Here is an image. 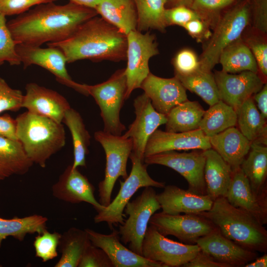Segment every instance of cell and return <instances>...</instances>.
Returning a JSON list of instances; mask_svg holds the SVG:
<instances>
[{"label": "cell", "instance_id": "ac0fdd59", "mask_svg": "<svg viewBox=\"0 0 267 267\" xmlns=\"http://www.w3.org/2000/svg\"><path fill=\"white\" fill-rule=\"evenodd\" d=\"M51 191L53 196L59 200L72 204L86 202L97 212L105 207L95 199L94 186L78 168H74L72 165L61 174Z\"/></svg>", "mask_w": 267, "mask_h": 267}, {"label": "cell", "instance_id": "816d5d0a", "mask_svg": "<svg viewBox=\"0 0 267 267\" xmlns=\"http://www.w3.org/2000/svg\"><path fill=\"white\" fill-rule=\"evenodd\" d=\"M0 136L17 140L16 120L9 114L0 115Z\"/></svg>", "mask_w": 267, "mask_h": 267}, {"label": "cell", "instance_id": "52a82bcc", "mask_svg": "<svg viewBox=\"0 0 267 267\" xmlns=\"http://www.w3.org/2000/svg\"><path fill=\"white\" fill-rule=\"evenodd\" d=\"M94 138L103 147L106 156L104 179L98 184L99 202L104 207L111 202L112 192L116 180L121 177L124 179L128 175V159L133 149L130 137L115 135L103 131L94 133Z\"/></svg>", "mask_w": 267, "mask_h": 267}, {"label": "cell", "instance_id": "7c38bea8", "mask_svg": "<svg viewBox=\"0 0 267 267\" xmlns=\"http://www.w3.org/2000/svg\"><path fill=\"white\" fill-rule=\"evenodd\" d=\"M149 223L162 235H173L182 243L195 244L197 240L216 229L207 219L194 214L154 213Z\"/></svg>", "mask_w": 267, "mask_h": 267}, {"label": "cell", "instance_id": "d590c367", "mask_svg": "<svg viewBox=\"0 0 267 267\" xmlns=\"http://www.w3.org/2000/svg\"><path fill=\"white\" fill-rule=\"evenodd\" d=\"M236 123L235 110L220 100L205 111L200 123L199 129L210 137L229 128L234 127Z\"/></svg>", "mask_w": 267, "mask_h": 267}, {"label": "cell", "instance_id": "11a10c76", "mask_svg": "<svg viewBox=\"0 0 267 267\" xmlns=\"http://www.w3.org/2000/svg\"><path fill=\"white\" fill-rule=\"evenodd\" d=\"M245 267H267V254H265L260 257L256 258L253 262L246 264Z\"/></svg>", "mask_w": 267, "mask_h": 267}, {"label": "cell", "instance_id": "ba28073f", "mask_svg": "<svg viewBox=\"0 0 267 267\" xmlns=\"http://www.w3.org/2000/svg\"><path fill=\"white\" fill-rule=\"evenodd\" d=\"M129 158L132 163L130 175L124 181L120 180V188L118 193L107 206L97 212L94 217L95 223L106 222L111 228L113 225L123 224L124 209L132 197L140 188L165 187V182L155 180L150 177L147 171L148 165L143 161L132 152Z\"/></svg>", "mask_w": 267, "mask_h": 267}, {"label": "cell", "instance_id": "4316f807", "mask_svg": "<svg viewBox=\"0 0 267 267\" xmlns=\"http://www.w3.org/2000/svg\"><path fill=\"white\" fill-rule=\"evenodd\" d=\"M95 10L101 17L126 35L137 30V14L133 0H102Z\"/></svg>", "mask_w": 267, "mask_h": 267}, {"label": "cell", "instance_id": "5bb4252c", "mask_svg": "<svg viewBox=\"0 0 267 267\" xmlns=\"http://www.w3.org/2000/svg\"><path fill=\"white\" fill-rule=\"evenodd\" d=\"M148 165L158 164L170 168L182 176L188 184V190L199 194H206L204 170L205 157L203 150L190 152L169 151L144 157Z\"/></svg>", "mask_w": 267, "mask_h": 267}, {"label": "cell", "instance_id": "44dd1931", "mask_svg": "<svg viewBox=\"0 0 267 267\" xmlns=\"http://www.w3.org/2000/svg\"><path fill=\"white\" fill-rule=\"evenodd\" d=\"M209 137L200 130L174 133L156 130L150 136L144 150V157L161 152L211 148Z\"/></svg>", "mask_w": 267, "mask_h": 267}, {"label": "cell", "instance_id": "6da1fadb", "mask_svg": "<svg viewBox=\"0 0 267 267\" xmlns=\"http://www.w3.org/2000/svg\"><path fill=\"white\" fill-rule=\"evenodd\" d=\"M94 9L69 2L41 4L7 22L17 44L40 46L71 36L84 23L97 15Z\"/></svg>", "mask_w": 267, "mask_h": 267}, {"label": "cell", "instance_id": "7dc6e473", "mask_svg": "<svg viewBox=\"0 0 267 267\" xmlns=\"http://www.w3.org/2000/svg\"><path fill=\"white\" fill-rule=\"evenodd\" d=\"M250 22L257 32L265 35L267 32V0H249Z\"/></svg>", "mask_w": 267, "mask_h": 267}, {"label": "cell", "instance_id": "836d02e7", "mask_svg": "<svg viewBox=\"0 0 267 267\" xmlns=\"http://www.w3.org/2000/svg\"><path fill=\"white\" fill-rule=\"evenodd\" d=\"M47 220L46 217L38 214L10 219L0 217V248L2 241L8 237L21 242L27 234L42 233L47 229Z\"/></svg>", "mask_w": 267, "mask_h": 267}, {"label": "cell", "instance_id": "484cf974", "mask_svg": "<svg viewBox=\"0 0 267 267\" xmlns=\"http://www.w3.org/2000/svg\"><path fill=\"white\" fill-rule=\"evenodd\" d=\"M203 153L206 194L213 200L225 197L232 179L231 168L213 148L203 150Z\"/></svg>", "mask_w": 267, "mask_h": 267}, {"label": "cell", "instance_id": "e0dca14e", "mask_svg": "<svg viewBox=\"0 0 267 267\" xmlns=\"http://www.w3.org/2000/svg\"><path fill=\"white\" fill-rule=\"evenodd\" d=\"M196 244L200 251L229 267H244L258 256L256 252L246 249L227 238L217 228L199 238Z\"/></svg>", "mask_w": 267, "mask_h": 267}, {"label": "cell", "instance_id": "4dcf8cb0", "mask_svg": "<svg viewBox=\"0 0 267 267\" xmlns=\"http://www.w3.org/2000/svg\"><path fill=\"white\" fill-rule=\"evenodd\" d=\"M91 243L85 229L72 227L61 234L58 249L61 257L55 267H78L88 246Z\"/></svg>", "mask_w": 267, "mask_h": 267}, {"label": "cell", "instance_id": "681fc988", "mask_svg": "<svg viewBox=\"0 0 267 267\" xmlns=\"http://www.w3.org/2000/svg\"><path fill=\"white\" fill-rule=\"evenodd\" d=\"M183 28L191 37L196 39L197 42H202L209 40L212 34L210 25L201 18L191 20Z\"/></svg>", "mask_w": 267, "mask_h": 267}, {"label": "cell", "instance_id": "5b68a950", "mask_svg": "<svg viewBox=\"0 0 267 267\" xmlns=\"http://www.w3.org/2000/svg\"><path fill=\"white\" fill-rule=\"evenodd\" d=\"M222 14L199 58L200 68L211 71L222 50L241 38L250 22L249 0H237Z\"/></svg>", "mask_w": 267, "mask_h": 267}, {"label": "cell", "instance_id": "db71d44e", "mask_svg": "<svg viewBox=\"0 0 267 267\" xmlns=\"http://www.w3.org/2000/svg\"><path fill=\"white\" fill-rule=\"evenodd\" d=\"M70 2L82 6L95 9L102 0H69Z\"/></svg>", "mask_w": 267, "mask_h": 267}, {"label": "cell", "instance_id": "f907efd6", "mask_svg": "<svg viewBox=\"0 0 267 267\" xmlns=\"http://www.w3.org/2000/svg\"><path fill=\"white\" fill-rule=\"evenodd\" d=\"M184 267H229L220 263L208 254L200 251L190 261L184 264Z\"/></svg>", "mask_w": 267, "mask_h": 267}, {"label": "cell", "instance_id": "30bf717a", "mask_svg": "<svg viewBox=\"0 0 267 267\" xmlns=\"http://www.w3.org/2000/svg\"><path fill=\"white\" fill-rule=\"evenodd\" d=\"M127 36L126 99L134 90L140 88L141 83L150 72V59L159 54L155 37L149 32L142 34L136 30L131 31Z\"/></svg>", "mask_w": 267, "mask_h": 267}, {"label": "cell", "instance_id": "277c9868", "mask_svg": "<svg viewBox=\"0 0 267 267\" xmlns=\"http://www.w3.org/2000/svg\"><path fill=\"white\" fill-rule=\"evenodd\" d=\"M16 135L26 155L33 164L45 168L47 160L66 143L62 123L28 111L15 119Z\"/></svg>", "mask_w": 267, "mask_h": 267}, {"label": "cell", "instance_id": "f546056e", "mask_svg": "<svg viewBox=\"0 0 267 267\" xmlns=\"http://www.w3.org/2000/svg\"><path fill=\"white\" fill-rule=\"evenodd\" d=\"M33 165L18 140L0 136V181L26 174Z\"/></svg>", "mask_w": 267, "mask_h": 267}, {"label": "cell", "instance_id": "74e56055", "mask_svg": "<svg viewBox=\"0 0 267 267\" xmlns=\"http://www.w3.org/2000/svg\"><path fill=\"white\" fill-rule=\"evenodd\" d=\"M137 14V30L154 29L164 31L167 27L165 18L168 0H133Z\"/></svg>", "mask_w": 267, "mask_h": 267}, {"label": "cell", "instance_id": "f6af8a7d", "mask_svg": "<svg viewBox=\"0 0 267 267\" xmlns=\"http://www.w3.org/2000/svg\"><path fill=\"white\" fill-rule=\"evenodd\" d=\"M78 267H113L106 253L91 243L88 246Z\"/></svg>", "mask_w": 267, "mask_h": 267}, {"label": "cell", "instance_id": "8992f818", "mask_svg": "<svg viewBox=\"0 0 267 267\" xmlns=\"http://www.w3.org/2000/svg\"><path fill=\"white\" fill-rule=\"evenodd\" d=\"M88 93L92 96L100 110L103 131L121 135L126 129L120 119V111L126 99L127 90L125 68L117 70L106 81L94 85H86Z\"/></svg>", "mask_w": 267, "mask_h": 267}, {"label": "cell", "instance_id": "bcb514c9", "mask_svg": "<svg viewBox=\"0 0 267 267\" xmlns=\"http://www.w3.org/2000/svg\"><path fill=\"white\" fill-rule=\"evenodd\" d=\"M165 18L167 26L178 25L183 27L191 20L201 18L191 8L184 6H177L166 8Z\"/></svg>", "mask_w": 267, "mask_h": 267}, {"label": "cell", "instance_id": "c3c4849f", "mask_svg": "<svg viewBox=\"0 0 267 267\" xmlns=\"http://www.w3.org/2000/svg\"><path fill=\"white\" fill-rule=\"evenodd\" d=\"M57 0H0V13L4 16L20 15L33 6Z\"/></svg>", "mask_w": 267, "mask_h": 267}, {"label": "cell", "instance_id": "7bdbcfd3", "mask_svg": "<svg viewBox=\"0 0 267 267\" xmlns=\"http://www.w3.org/2000/svg\"><path fill=\"white\" fill-rule=\"evenodd\" d=\"M175 75H185L192 73L199 68V58L190 49L184 48L179 51L173 60Z\"/></svg>", "mask_w": 267, "mask_h": 267}, {"label": "cell", "instance_id": "8d00e7d4", "mask_svg": "<svg viewBox=\"0 0 267 267\" xmlns=\"http://www.w3.org/2000/svg\"><path fill=\"white\" fill-rule=\"evenodd\" d=\"M186 89L196 94L210 106L220 98L214 74L211 71L199 68L185 75H175Z\"/></svg>", "mask_w": 267, "mask_h": 267}, {"label": "cell", "instance_id": "3957f363", "mask_svg": "<svg viewBox=\"0 0 267 267\" xmlns=\"http://www.w3.org/2000/svg\"><path fill=\"white\" fill-rule=\"evenodd\" d=\"M209 220L224 236L255 252L267 250V230L247 212L230 204L225 197L214 200L211 208L198 214Z\"/></svg>", "mask_w": 267, "mask_h": 267}, {"label": "cell", "instance_id": "4fadbf2b", "mask_svg": "<svg viewBox=\"0 0 267 267\" xmlns=\"http://www.w3.org/2000/svg\"><path fill=\"white\" fill-rule=\"evenodd\" d=\"M16 49L25 69L32 65L41 66L54 75L60 84L81 94L89 95L86 84L74 82L69 75L66 67V58L58 48L52 46L43 48L21 43L16 44Z\"/></svg>", "mask_w": 267, "mask_h": 267}, {"label": "cell", "instance_id": "1f68e13d", "mask_svg": "<svg viewBox=\"0 0 267 267\" xmlns=\"http://www.w3.org/2000/svg\"><path fill=\"white\" fill-rule=\"evenodd\" d=\"M219 63L222 65V70L226 73L236 74L249 71L259 74L256 60L250 49L241 38L222 50Z\"/></svg>", "mask_w": 267, "mask_h": 267}, {"label": "cell", "instance_id": "2e32d148", "mask_svg": "<svg viewBox=\"0 0 267 267\" xmlns=\"http://www.w3.org/2000/svg\"><path fill=\"white\" fill-rule=\"evenodd\" d=\"M214 75L220 100L235 111L265 84V81L259 74L249 71L238 74L216 71Z\"/></svg>", "mask_w": 267, "mask_h": 267}, {"label": "cell", "instance_id": "7a4b0ae2", "mask_svg": "<svg viewBox=\"0 0 267 267\" xmlns=\"http://www.w3.org/2000/svg\"><path fill=\"white\" fill-rule=\"evenodd\" d=\"M47 45L60 49L67 63L82 59L118 62L126 59L127 36L96 16L84 23L66 40Z\"/></svg>", "mask_w": 267, "mask_h": 267}, {"label": "cell", "instance_id": "e575fe53", "mask_svg": "<svg viewBox=\"0 0 267 267\" xmlns=\"http://www.w3.org/2000/svg\"><path fill=\"white\" fill-rule=\"evenodd\" d=\"M62 123L71 133L73 146V168L86 167V158L89 153L90 135L80 113L70 107L65 113Z\"/></svg>", "mask_w": 267, "mask_h": 267}, {"label": "cell", "instance_id": "cb8c5ba5", "mask_svg": "<svg viewBox=\"0 0 267 267\" xmlns=\"http://www.w3.org/2000/svg\"><path fill=\"white\" fill-rule=\"evenodd\" d=\"M164 188L157 194V198L164 213L198 214L209 211L213 205L214 200L207 194H199L174 185Z\"/></svg>", "mask_w": 267, "mask_h": 267}, {"label": "cell", "instance_id": "f5cc1de1", "mask_svg": "<svg viewBox=\"0 0 267 267\" xmlns=\"http://www.w3.org/2000/svg\"><path fill=\"white\" fill-rule=\"evenodd\" d=\"M256 105L264 118H267V85L265 84L262 88L253 96Z\"/></svg>", "mask_w": 267, "mask_h": 267}, {"label": "cell", "instance_id": "603a6c76", "mask_svg": "<svg viewBox=\"0 0 267 267\" xmlns=\"http://www.w3.org/2000/svg\"><path fill=\"white\" fill-rule=\"evenodd\" d=\"M232 171L226 199L232 206L250 214L262 224H266L267 200L254 192L240 167Z\"/></svg>", "mask_w": 267, "mask_h": 267}, {"label": "cell", "instance_id": "9f6ffc18", "mask_svg": "<svg viewBox=\"0 0 267 267\" xmlns=\"http://www.w3.org/2000/svg\"><path fill=\"white\" fill-rule=\"evenodd\" d=\"M193 0H168L167 4L170 5V7L177 6H184L191 8Z\"/></svg>", "mask_w": 267, "mask_h": 267}, {"label": "cell", "instance_id": "83f0119b", "mask_svg": "<svg viewBox=\"0 0 267 267\" xmlns=\"http://www.w3.org/2000/svg\"><path fill=\"white\" fill-rule=\"evenodd\" d=\"M254 192L267 200V146L252 143L250 149L240 165Z\"/></svg>", "mask_w": 267, "mask_h": 267}, {"label": "cell", "instance_id": "9c48e42d", "mask_svg": "<svg viewBox=\"0 0 267 267\" xmlns=\"http://www.w3.org/2000/svg\"><path fill=\"white\" fill-rule=\"evenodd\" d=\"M160 209L153 187H145L141 194L129 201L124 209L129 217L119 226L121 241L128 245L131 250L142 256V244L150 219Z\"/></svg>", "mask_w": 267, "mask_h": 267}, {"label": "cell", "instance_id": "60d3db41", "mask_svg": "<svg viewBox=\"0 0 267 267\" xmlns=\"http://www.w3.org/2000/svg\"><path fill=\"white\" fill-rule=\"evenodd\" d=\"M5 17L0 13V65L5 62L12 66L19 65L21 61L16 49L17 43L7 27Z\"/></svg>", "mask_w": 267, "mask_h": 267}, {"label": "cell", "instance_id": "d4e9b609", "mask_svg": "<svg viewBox=\"0 0 267 267\" xmlns=\"http://www.w3.org/2000/svg\"><path fill=\"white\" fill-rule=\"evenodd\" d=\"M212 147L230 166L232 171L240 167L252 142L234 127L209 137Z\"/></svg>", "mask_w": 267, "mask_h": 267}, {"label": "cell", "instance_id": "f35d334b", "mask_svg": "<svg viewBox=\"0 0 267 267\" xmlns=\"http://www.w3.org/2000/svg\"><path fill=\"white\" fill-rule=\"evenodd\" d=\"M237 0H193L191 8L214 28L222 12Z\"/></svg>", "mask_w": 267, "mask_h": 267}, {"label": "cell", "instance_id": "9a60e30c", "mask_svg": "<svg viewBox=\"0 0 267 267\" xmlns=\"http://www.w3.org/2000/svg\"><path fill=\"white\" fill-rule=\"evenodd\" d=\"M134 106L135 119L123 135L132 138V152L144 161V150L149 138L160 126L166 124L167 116L154 108L145 93L134 99Z\"/></svg>", "mask_w": 267, "mask_h": 267}, {"label": "cell", "instance_id": "ffe728a7", "mask_svg": "<svg viewBox=\"0 0 267 267\" xmlns=\"http://www.w3.org/2000/svg\"><path fill=\"white\" fill-rule=\"evenodd\" d=\"M140 88L150 99L154 108L166 115L174 107L187 100L186 89L175 76L163 78L150 72Z\"/></svg>", "mask_w": 267, "mask_h": 267}, {"label": "cell", "instance_id": "7402d4cb", "mask_svg": "<svg viewBox=\"0 0 267 267\" xmlns=\"http://www.w3.org/2000/svg\"><path fill=\"white\" fill-rule=\"evenodd\" d=\"M22 108L27 111L48 117L62 123L66 111L71 107L67 100L58 92L35 83L25 87Z\"/></svg>", "mask_w": 267, "mask_h": 267}, {"label": "cell", "instance_id": "6f0895ef", "mask_svg": "<svg viewBox=\"0 0 267 267\" xmlns=\"http://www.w3.org/2000/svg\"><path fill=\"white\" fill-rule=\"evenodd\" d=\"M2 266L0 264V267H1Z\"/></svg>", "mask_w": 267, "mask_h": 267}, {"label": "cell", "instance_id": "f1b7e54d", "mask_svg": "<svg viewBox=\"0 0 267 267\" xmlns=\"http://www.w3.org/2000/svg\"><path fill=\"white\" fill-rule=\"evenodd\" d=\"M240 132L252 143L267 145V126L253 97L246 100L236 111Z\"/></svg>", "mask_w": 267, "mask_h": 267}, {"label": "cell", "instance_id": "d6986e66", "mask_svg": "<svg viewBox=\"0 0 267 267\" xmlns=\"http://www.w3.org/2000/svg\"><path fill=\"white\" fill-rule=\"evenodd\" d=\"M91 243L102 249L113 267H166L163 264L138 255L122 244L119 231L113 229L108 234L85 229Z\"/></svg>", "mask_w": 267, "mask_h": 267}, {"label": "cell", "instance_id": "8fae6325", "mask_svg": "<svg viewBox=\"0 0 267 267\" xmlns=\"http://www.w3.org/2000/svg\"><path fill=\"white\" fill-rule=\"evenodd\" d=\"M200 251L196 244H185L167 238L151 224L147 228L142 244L143 257L160 262L166 267H182Z\"/></svg>", "mask_w": 267, "mask_h": 267}, {"label": "cell", "instance_id": "ee69618b", "mask_svg": "<svg viewBox=\"0 0 267 267\" xmlns=\"http://www.w3.org/2000/svg\"><path fill=\"white\" fill-rule=\"evenodd\" d=\"M250 49L257 62L259 73L264 79L267 77V44L265 39L251 36L243 40Z\"/></svg>", "mask_w": 267, "mask_h": 267}, {"label": "cell", "instance_id": "b9f144b4", "mask_svg": "<svg viewBox=\"0 0 267 267\" xmlns=\"http://www.w3.org/2000/svg\"><path fill=\"white\" fill-rule=\"evenodd\" d=\"M23 96L20 90L10 87L0 77V114L7 111H17L22 108Z\"/></svg>", "mask_w": 267, "mask_h": 267}, {"label": "cell", "instance_id": "d6a6232c", "mask_svg": "<svg viewBox=\"0 0 267 267\" xmlns=\"http://www.w3.org/2000/svg\"><path fill=\"white\" fill-rule=\"evenodd\" d=\"M205 111L198 102L187 99L174 107L166 115V131L180 133L199 129Z\"/></svg>", "mask_w": 267, "mask_h": 267}, {"label": "cell", "instance_id": "ab89813d", "mask_svg": "<svg viewBox=\"0 0 267 267\" xmlns=\"http://www.w3.org/2000/svg\"><path fill=\"white\" fill-rule=\"evenodd\" d=\"M61 236V234L58 232H50L47 229L39 233L33 242L36 257L43 262L56 258Z\"/></svg>", "mask_w": 267, "mask_h": 267}]
</instances>
